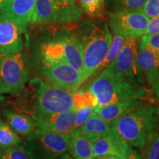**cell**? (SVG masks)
Returning a JSON list of instances; mask_svg holds the SVG:
<instances>
[{"label": "cell", "instance_id": "cell-1", "mask_svg": "<svg viewBox=\"0 0 159 159\" xmlns=\"http://www.w3.org/2000/svg\"><path fill=\"white\" fill-rule=\"evenodd\" d=\"M72 91L45 80L41 77L27 81L21 91L10 95L13 111L30 116L65 112L74 108Z\"/></svg>", "mask_w": 159, "mask_h": 159}, {"label": "cell", "instance_id": "cell-2", "mask_svg": "<svg viewBox=\"0 0 159 159\" xmlns=\"http://www.w3.org/2000/svg\"><path fill=\"white\" fill-rule=\"evenodd\" d=\"M83 47L81 85L94 75L110 48L111 36L108 24L99 20L84 19L75 35Z\"/></svg>", "mask_w": 159, "mask_h": 159}, {"label": "cell", "instance_id": "cell-3", "mask_svg": "<svg viewBox=\"0 0 159 159\" xmlns=\"http://www.w3.org/2000/svg\"><path fill=\"white\" fill-rule=\"evenodd\" d=\"M91 83L89 91L97 98L95 107L130 100L150 98V91L144 85H137L125 81L115 71L107 67L98 73Z\"/></svg>", "mask_w": 159, "mask_h": 159}, {"label": "cell", "instance_id": "cell-4", "mask_svg": "<svg viewBox=\"0 0 159 159\" xmlns=\"http://www.w3.org/2000/svg\"><path fill=\"white\" fill-rule=\"evenodd\" d=\"M111 128L129 146L140 149L144 146L150 131L159 128L156 106L147 102L138 110L117 119Z\"/></svg>", "mask_w": 159, "mask_h": 159}, {"label": "cell", "instance_id": "cell-5", "mask_svg": "<svg viewBox=\"0 0 159 159\" xmlns=\"http://www.w3.org/2000/svg\"><path fill=\"white\" fill-rule=\"evenodd\" d=\"M83 11L77 2L35 0L31 22L34 25L71 24L82 19Z\"/></svg>", "mask_w": 159, "mask_h": 159}, {"label": "cell", "instance_id": "cell-6", "mask_svg": "<svg viewBox=\"0 0 159 159\" xmlns=\"http://www.w3.org/2000/svg\"><path fill=\"white\" fill-rule=\"evenodd\" d=\"M70 135L35 128L23 144L31 158H57L69 151Z\"/></svg>", "mask_w": 159, "mask_h": 159}, {"label": "cell", "instance_id": "cell-7", "mask_svg": "<svg viewBox=\"0 0 159 159\" xmlns=\"http://www.w3.org/2000/svg\"><path fill=\"white\" fill-rule=\"evenodd\" d=\"M29 80L22 52L15 55H0V95L19 93Z\"/></svg>", "mask_w": 159, "mask_h": 159}, {"label": "cell", "instance_id": "cell-8", "mask_svg": "<svg viewBox=\"0 0 159 159\" xmlns=\"http://www.w3.org/2000/svg\"><path fill=\"white\" fill-rule=\"evenodd\" d=\"M138 47V38H128L116 58L108 67L127 82L143 85L145 77L139 66L137 60Z\"/></svg>", "mask_w": 159, "mask_h": 159}, {"label": "cell", "instance_id": "cell-9", "mask_svg": "<svg viewBox=\"0 0 159 159\" xmlns=\"http://www.w3.org/2000/svg\"><path fill=\"white\" fill-rule=\"evenodd\" d=\"M149 20L142 10L108 12V25L113 34L127 38H138L144 35Z\"/></svg>", "mask_w": 159, "mask_h": 159}, {"label": "cell", "instance_id": "cell-10", "mask_svg": "<svg viewBox=\"0 0 159 159\" xmlns=\"http://www.w3.org/2000/svg\"><path fill=\"white\" fill-rule=\"evenodd\" d=\"M41 62V77L48 82L77 92L81 85V73L63 61Z\"/></svg>", "mask_w": 159, "mask_h": 159}, {"label": "cell", "instance_id": "cell-11", "mask_svg": "<svg viewBox=\"0 0 159 159\" xmlns=\"http://www.w3.org/2000/svg\"><path fill=\"white\" fill-rule=\"evenodd\" d=\"M25 31L15 21L0 13V55L22 52Z\"/></svg>", "mask_w": 159, "mask_h": 159}, {"label": "cell", "instance_id": "cell-12", "mask_svg": "<svg viewBox=\"0 0 159 159\" xmlns=\"http://www.w3.org/2000/svg\"><path fill=\"white\" fill-rule=\"evenodd\" d=\"M94 158H127L130 146L127 144L111 127L108 135L92 143Z\"/></svg>", "mask_w": 159, "mask_h": 159}, {"label": "cell", "instance_id": "cell-13", "mask_svg": "<svg viewBox=\"0 0 159 159\" xmlns=\"http://www.w3.org/2000/svg\"><path fill=\"white\" fill-rule=\"evenodd\" d=\"M75 113L76 109L73 108L65 112L39 115L30 118L35 128L70 135L72 132Z\"/></svg>", "mask_w": 159, "mask_h": 159}, {"label": "cell", "instance_id": "cell-14", "mask_svg": "<svg viewBox=\"0 0 159 159\" xmlns=\"http://www.w3.org/2000/svg\"><path fill=\"white\" fill-rule=\"evenodd\" d=\"M35 0H5L0 7V13L15 21L27 32L31 22Z\"/></svg>", "mask_w": 159, "mask_h": 159}, {"label": "cell", "instance_id": "cell-15", "mask_svg": "<svg viewBox=\"0 0 159 159\" xmlns=\"http://www.w3.org/2000/svg\"><path fill=\"white\" fill-rule=\"evenodd\" d=\"M147 101L142 99H134L122 102L111 103L100 107H95L94 112L97 113L103 120L110 125H113L119 117L138 110L144 105Z\"/></svg>", "mask_w": 159, "mask_h": 159}, {"label": "cell", "instance_id": "cell-16", "mask_svg": "<svg viewBox=\"0 0 159 159\" xmlns=\"http://www.w3.org/2000/svg\"><path fill=\"white\" fill-rule=\"evenodd\" d=\"M58 35L65 62L81 73L83 68V47L81 42L76 35L67 30L61 31Z\"/></svg>", "mask_w": 159, "mask_h": 159}, {"label": "cell", "instance_id": "cell-17", "mask_svg": "<svg viewBox=\"0 0 159 159\" xmlns=\"http://www.w3.org/2000/svg\"><path fill=\"white\" fill-rule=\"evenodd\" d=\"M137 60L148 84L153 86L159 76V52L139 42Z\"/></svg>", "mask_w": 159, "mask_h": 159}, {"label": "cell", "instance_id": "cell-18", "mask_svg": "<svg viewBox=\"0 0 159 159\" xmlns=\"http://www.w3.org/2000/svg\"><path fill=\"white\" fill-rule=\"evenodd\" d=\"M77 130L89 142L94 143L111 132V125L94 111L88 120Z\"/></svg>", "mask_w": 159, "mask_h": 159}, {"label": "cell", "instance_id": "cell-19", "mask_svg": "<svg viewBox=\"0 0 159 159\" xmlns=\"http://www.w3.org/2000/svg\"><path fill=\"white\" fill-rule=\"evenodd\" d=\"M2 116L6 122L20 136L26 137L35 130V126L30 116L13 110L3 109Z\"/></svg>", "mask_w": 159, "mask_h": 159}, {"label": "cell", "instance_id": "cell-20", "mask_svg": "<svg viewBox=\"0 0 159 159\" xmlns=\"http://www.w3.org/2000/svg\"><path fill=\"white\" fill-rule=\"evenodd\" d=\"M69 151L74 158H94L92 143L85 138L78 130H74L70 134Z\"/></svg>", "mask_w": 159, "mask_h": 159}, {"label": "cell", "instance_id": "cell-21", "mask_svg": "<svg viewBox=\"0 0 159 159\" xmlns=\"http://www.w3.org/2000/svg\"><path fill=\"white\" fill-rule=\"evenodd\" d=\"M139 150L141 158L159 159V128L150 131L144 146Z\"/></svg>", "mask_w": 159, "mask_h": 159}, {"label": "cell", "instance_id": "cell-22", "mask_svg": "<svg viewBox=\"0 0 159 159\" xmlns=\"http://www.w3.org/2000/svg\"><path fill=\"white\" fill-rule=\"evenodd\" d=\"M22 140L10 125L0 119V152L20 144Z\"/></svg>", "mask_w": 159, "mask_h": 159}, {"label": "cell", "instance_id": "cell-23", "mask_svg": "<svg viewBox=\"0 0 159 159\" xmlns=\"http://www.w3.org/2000/svg\"><path fill=\"white\" fill-rule=\"evenodd\" d=\"M128 39V38L122 36V35H114V36L112 37L110 48H109L108 54H107L106 57H105L104 61H102V63H101V65L99 66L98 69H97L95 73H97V74H98V73L100 72L101 71L103 70V69L109 66V65L112 63V61L116 58V57L117 56V55H118L119 51H120L121 49L122 48V47L124 46Z\"/></svg>", "mask_w": 159, "mask_h": 159}, {"label": "cell", "instance_id": "cell-24", "mask_svg": "<svg viewBox=\"0 0 159 159\" xmlns=\"http://www.w3.org/2000/svg\"><path fill=\"white\" fill-rule=\"evenodd\" d=\"M83 12L91 18H98L104 14L105 0H78Z\"/></svg>", "mask_w": 159, "mask_h": 159}, {"label": "cell", "instance_id": "cell-25", "mask_svg": "<svg viewBox=\"0 0 159 159\" xmlns=\"http://www.w3.org/2000/svg\"><path fill=\"white\" fill-rule=\"evenodd\" d=\"M147 0H105L111 11L119 10H142Z\"/></svg>", "mask_w": 159, "mask_h": 159}, {"label": "cell", "instance_id": "cell-26", "mask_svg": "<svg viewBox=\"0 0 159 159\" xmlns=\"http://www.w3.org/2000/svg\"><path fill=\"white\" fill-rule=\"evenodd\" d=\"M97 105V98L89 91H77L74 94V108L78 109L84 107L94 106Z\"/></svg>", "mask_w": 159, "mask_h": 159}, {"label": "cell", "instance_id": "cell-27", "mask_svg": "<svg viewBox=\"0 0 159 159\" xmlns=\"http://www.w3.org/2000/svg\"><path fill=\"white\" fill-rule=\"evenodd\" d=\"M0 158L2 159H27L31 158L30 155L24 144H20L11 147L0 152Z\"/></svg>", "mask_w": 159, "mask_h": 159}, {"label": "cell", "instance_id": "cell-28", "mask_svg": "<svg viewBox=\"0 0 159 159\" xmlns=\"http://www.w3.org/2000/svg\"><path fill=\"white\" fill-rule=\"evenodd\" d=\"M94 106H88L76 109L74 124L72 127V132L80 128L84 123L88 120L94 111Z\"/></svg>", "mask_w": 159, "mask_h": 159}, {"label": "cell", "instance_id": "cell-29", "mask_svg": "<svg viewBox=\"0 0 159 159\" xmlns=\"http://www.w3.org/2000/svg\"><path fill=\"white\" fill-rule=\"evenodd\" d=\"M139 42L159 52V33L142 35Z\"/></svg>", "mask_w": 159, "mask_h": 159}, {"label": "cell", "instance_id": "cell-30", "mask_svg": "<svg viewBox=\"0 0 159 159\" xmlns=\"http://www.w3.org/2000/svg\"><path fill=\"white\" fill-rule=\"evenodd\" d=\"M142 11L149 19L159 16V0H147Z\"/></svg>", "mask_w": 159, "mask_h": 159}, {"label": "cell", "instance_id": "cell-31", "mask_svg": "<svg viewBox=\"0 0 159 159\" xmlns=\"http://www.w3.org/2000/svg\"><path fill=\"white\" fill-rule=\"evenodd\" d=\"M155 33H159V16L150 19L144 34H155Z\"/></svg>", "mask_w": 159, "mask_h": 159}, {"label": "cell", "instance_id": "cell-32", "mask_svg": "<svg viewBox=\"0 0 159 159\" xmlns=\"http://www.w3.org/2000/svg\"><path fill=\"white\" fill-rule=\"evenodd\" d=\"M153 91L154 94H156V97H158L159 99V76L157 79L156 82L155 83V84L153 85Z\"/></svg>", "mask_w": 159, "mask_h": 159}, {"label": "cell", "instance_id": "cell-33", "mask_svg": "<svg viewBox=\"0 0 159 159\" xmlns=\"http://www.w3.org/2000/svg\"><path fill=\"white\" fill-rule=\"evenodd\" d=\"M156 114H157V116L158 117V119H159V102H158V104H157V106L156 107Z\"/></svg>", "mask_w": 159, "mask_h": 159}, {"label": "cell", "instance_id": "cell-34", "mask_svg": "<svg viewBox=\"0 0 159 159\" xmlns=\"http://www.w3.org/2000/svg\"><path fill=\"white\" fill-rule=\"evenodd\" d=\"M5 0H0V7H1V5H2L3 2H5Z\"/></svg>", "mask_w": 159, "mask_h": 159}, {"label": "cell", "instance_id": "cell-35", "mask_svg": "<svg viewBox=\"0 0 159 159\" xmlns=\"http://www.w3.org/2000/svg\"><path fill=\"white\" fill-rule=\"evenodd\" d=\"M67 1H69V2H76V0H67Z\"/></svg>", "mask_w": 159, "mask_h": 159}]
</instances>
